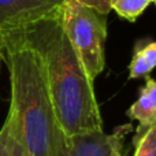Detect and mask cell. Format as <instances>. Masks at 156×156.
<instances>
[{"label": "cell", "mask_w": 156, "mask_h": 156, "mask_svg": "<svg viewBox=\"0 0 156 156\" xmlns=\"http://www.w3.org/2000/svg\"><path fill=\"white\" fill-rule=\"evenodd\" d=\"M78 2L82 5H86V7L97 11L101 15H108V12L111 11V0H78Z\"/></svg>", "instance_id": "8fae6325"}, {"label": "cell", "mask_w": 156, "mask_h": 156, "mask_svg": "<svg viewBox=\"0 0 156 156\" xmlns=\"http://www.w3.org/2000/svg\"><path fill=\"white\" fill-rule=\"evenodd\" d=\"M12 156H27L26 151H25L23 145H22L21 140H19V137H18V133H16V136H15V143H14Z\"/></svg>", "instance_id": "7c38bea8"}, {"label": "cell", "mask_w": 156, "mask_h": 156, "mask_svg": "<svg viewBox=\"0 0 156 156\" xmlns=\"http://www.w3.org/2000/svg\"><path fill=\"white\" fill-rule=\"evenodd\" d=\"M156 67V41H137L133 51L132 62L129 65L130 78L138 80L145 78Z\"/></svg>", "instance_id": "52a82bcc"}, {"label": "cell", "mask_w": 156, "mask_h": 156, "mask_svg": "<svg viewBox=\"0 0 156 156\" xmlns=\"http://www.w3.org/2000/svg\"><path fill=\"white\" fill-rule=\"evenodd\" d=\"M15 32L43 58L52 105L65 136L103 129L94 81L86 76L71 47L60 23V14Z\"/></svg>", "instance_id": "7a4b0ae2"}, {"label": "cell", "mask_w": 156, "mask_h": 156, "mask_svg": "<svg viewBox=\"0 0 156 156\" xmlns=\"http://www.w3.org/2000/svg\"><path fill=\"white\" fill-rule=\"evenodd\" d=\"M60 23L86 76L94 81L105 67L107 15L82 5L78 0H65L60 8Z\"/></svg>", "instance_id": "3957f363"}, {"label": "cell", "mask_w": 156, "mask_h": 156, "mask_svg": "<svg viewBox=\"0 0 156 156\" xmlns=\"http://www.w3.org/2000/svg\"><path fill=\"white\" fill-rule=\"evenodd\" d=\"M3 62V45H2V40H0V65Z\"/></svg>", "instance_id": "4fadbf2b"}, {"label": "cell", "mask_w": 156, "mask_h": 156, "mask_svg": "<svg viewBox=\"0 0 156 156\" xmlns=\"http://www.w3.org/2000/svg\"><path fill=\"white\" fill-rule=\"evenodd\" d=\"M65 0H0V34L59 15Z\"/></svg>", "instance_id": "5b68a950"}, {"label": "cell", "mask_w": 156, "mask_h": 156, "mask_svg": "<svg viewBox=\"0 0 156 156\" xmlns=\"http://www.w3.org/2000/svg\"><path fill=\"white\" fill-rule=\"evenodd\" d=\"M152 3H155V4H156V0H152Z\"/></svg>", "instance_id": "5bb4252c"}, {"label": "cell", "mask_w": 156, "mask_h": 156, "mask_svg": "<svg viewBox=\"0 0 156 156\" xmlns=\"http://www.w3.org/2000/svg\"><path fill=\"white\" fill-rule=\"evenodd\" d=\"M133 156H156V122L149 126V129L134 144Z\"/></svg>", "instance_id": "30bf717a"}, {"label": "cell", "mask_w": 156, "mask_h": 156, "mask_svg": "<svg viewBox=\"0 0 156 156\" xmlns=\"http://www.w3.org/2000/svg\"><path fill=\"white\" fill-rule=\"evenodd\" d=\"M126 115L132 121H137L138 126L133 136L132 144L134 145L140 137L156 122V81L151 77H145V83L141 86L138 99L126 111Z\"/></svg>", "instance_id": "8992f818"}, {"label": "cell", "mask_w": 156, "mask_h": 156, "mask_svg": "<svg viewBox=\"0 0 156 156\" xmlns=\"http://www.w3.org/2000/svg\"><path fill=\"white\" fill-rule=\"evenodd\" d=\"M133 132V125L126 123L115 127L107 134L100 130L66 136L63 156H126L125 140Z\"/></svg>", "instance_id": "277c9868"}, {"label": "cell", "mask_w": 156, "mask_h": 156, "mask_svg": "<svg viewBox=\"0 0 156 156\" xmlns=\"http://www.w3.org/2000/svg\"><path fill=\"white\" fill-rule=\"evenodd\" d=\"M16 136V118L12 107H10L5 121L0 129V156H12Z\"/></svg>", "instance_id": "9c48e42d"}, {"label": "cell", "mask_w": 156, "mask_h": 156, "mask_svg": "<svg viewBox=\"0 0 156 156\" xmlns=\"http://www.w3.org/2000/svg\"><path fill=\"white\" fill-rule=\"evenodd\" d=\"M151 3L152 0H111L110 5L121 18L136 22Z\"/></svg>", "instance_id": "ba28073f"}, {"label": "cell", "mask_w": 156, "mask_h": 156, "mask_svg": "<svg viewBox=\"0 0 156 156\" xmlns=\"http://www.w3.org/2000/svg\"><path fill=\"white\" fill-rule=\"evenodd\" d=\"M16 133L27 156H63L65 133L52 105L40 52L18 32L0 34Z\"/></svg>", "instance_id": "6da1fadb"}]
</instances>
